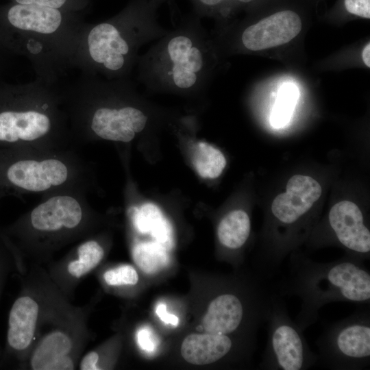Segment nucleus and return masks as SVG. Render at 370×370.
<instances>
[{
    "mask_svg": "<svg viewBox=\"0 0 370 370\" xmlns=\"http://www.w3.org/2000/svg\"><path fill=\"white\" fill-rule=\"evenodd\" d=\"M86 13L10 2L0 4V48L30 62L36 77L51 84L73 69Z\"/></svg>",
    "mask_w": 370,
    "mask_h": 370,
    "instance_id": "nucleus-1",
    "label": "nucleus"
},
{
    "mask_svg": "<svg viewBox=\"0 0 370 370\" xmlns=\"http://www.w3.org/2000/svg\"><path fill=\"white\" fill-rule=\"evenodd\" d=\"M60 88L71 139L127 143L148 125L149 114L130 78L108 79L80 73Z\"/></svg>",
    "mask_w": 370,
    "mask_h": 370,
    "instance_id": "nucleus-2",
    "label": "nucleus"
},
{
    "mask_svg": "<svg viewBox=\"0 0 370 370\" xmlns=\"http://www.w3.org/2000/svg\"><path fill=\"white\" fill-rule=\"evenodd\" d=\"M166 1L130 0L112 17L87 23L73 58V68L108 79L130 78L140 49L169 31L158 18V10Z\"/></svg>",
    "mask_w": 370,
    "mask_h": 370,
    "instance_id": "nucleus-3",
    "label": "nucleus"
},
{
    "mask_svg": "<svg viewBox=\"0 0 370 370\" xmlns=\"http://www.w3.org/2000/svg\"><path fill=\"white\" fill-rule=\"evenodd\" d=\"M216 59L201 18L192 12L139 56L136 79L151 91L197 95L208 86Z\"/></svg>",
    "mask_w": 370,
    "mask_h": 370,
    "instance_id": "nucleus-4",
    "label": "nucleus"
},
{
    "mask_svg": "<svg viewBox=\"0 0 370 370\" xmlns=\"http://www.w3.org/2000/svg\"><path fill=\"white\" fill-rule=\"evenodd\" d=\"M71 140L59 84L0 85V149H64Z\"/></svg>",
    "mask_w": 370,
    "mask_h": 370,
    "instance_id": "nucleus-5",
    "label": "nucleus"
},
{
    "mask_svg": "<svg viewBox=\"0 0 370 370\" xmlns=\"http://www.w3.org/2000/svg\"><path fill=\"white\" fill-rule=\"evenodd\" d=\"M288 267L287 273L277 285V293L301 299L294 321L303 332L317 321L319 310L327 304H370V272L362 260L349 255L320 262L295 254Z\"/></svg>",
    "mask_w": 370,
    "mask_h": 370,
    "instance_id": "nucleus-6",
    "label": "nucleus"
},
{
    "mask_svg": "<svg viewBox=\"0 0 370 370\" xmlns=\"http://www.w3.org/2000/svg\"><path fill=\"white\" fill-rule=\"evenodd\" d=\"M79 190L48 195L30 211L2 227L27 267L46 265L55 253L89 236L93 218Z\"/></svg>",
    "mask_w": 370,
    "mask_h": 370,
    "instance_id": "nucleus-7",
    "label": "nucleus"
},
{
    "mask_svg": "<svg viewBox=\"0 0 370 370\" xmlns=\"http://www.w3.org/2000/svg\"><path fill=\"white\" fill-rule=\"evenodd\" d=\"M90 303L75 306L51 281L46 283V303L36 343L23 369H76L90 338Z\"/></svg>",
    "mask_w": 370,
    "mask_h": 370,
    "instance_id": "nucleus-8",
    "label": "nucleus"
},
{
    "mask_svg": "<svg viewBox=\"0 0 370 370\" xmlns=\"http://www.w3.org/2000/svg\"><path fill=\"white\" fill-rule=\"evenodd\" d=\"M86 169L65 149H0V202L9 196L81 190Z\"/></svg>",
    "mask_w": 370,
    "mask_h": 370,
    "instance_id": "nucleus-9",
    "label": "nucleus"
},
{
    "mask_svg": "<svg viewBox=\"0 0 370 370\" xmlns=\"http://www.w3.org/2000/svg\"><path fill=\"white\" fill-rule=\"evenodd\" d=\"M21 288L8 316L0 368L23 369L37 340L46 303L48 274L44 266L32 264L18 275Z\"/></svg>",
    "mask_w": 370,
    "mask_h": 370,
    "instance_id": "nucleus-10",
    "label": "nucleus"
},
{
    "mask_svg": "<svg viewBox=\"0 0 370 370\" xmlns=\"http://www.w3.org/2000/svg\"><path fill=\"white\" fill-rule=\"evenodd\" d=\"M316 345L318 362L329 369L361 370L369 367V305L328 325Z\"/></svg>",
    "mask_w": 370,
    "mask_h": 370,
    "instance_id": "nucleus-11",
    "label": "nucleus"
},
{
    "mask_svg": "<svg viewBox=\"0 0 370 370\" xmlns=\"http://www.w3.org/2000/svg\"><path fill=\"white\" fill-rule=\"evenodd\" d=\"M267 339L259 367L262 370H306L318 362L304 332L290 317L286 305L272 291L266 322Z\"/></svg>",
    "mask_w": 370,
    "mask_h": 370,
    "instance_id": "nucleus-12",
    "label": "nucleus"
},
{
    "mask_svg": "<svg viewBox=\"0 0 370 370\" xmlns=\"http://www.w3.org/2000/svg\"><path fill=\"white\" fill-rule=\"evenodd\" d=\"M106 249L97 238L88 236L62 258L51 260L45 269L51 281L71 301L79 284L101 264Z\"/></svg>",
    "mask_w": 370,
    "mask_h": 370,
    "instance_id": "nucleus-13",
    "label": "nucleus"
},
{
    "mask_svg": "<svg viewBox=\"0 0 370 370\" xmlns=\"http://www.w3.org/2000/svg\"><path fill=\"white\" fill-rule=\"evenodd\" d=\"M300 14L291 8H280L247 25L239 36L241 47L258 51L284 45L301 32Z\"/></svg>",
    "mask_w": 370,
    "mask_h": 370,
    "instance_id": "nucleus-14",
    "label": "nucleus"
},
{
    "mask_svg": "<svg viewBox=\"0 0 370 370\" xmlns=\"http://www.w3.org/2000/svg\"><path fill=\"white\" fill-rule=\"evenodd\" d=\"M328 225L335 240L349 256L362 260L369 259L370 232L356 204L341 201L334 204L328 214Z\"/></svg>",
    "mask_w": 370,
    "mask_h": 370,
    "instance_id": "nucleus-15",
    "label": "nucleus"
},
{
    "mask_svg": "<svg viewBox=\"0 0 370 370\" xmlns=\"http://www.w3.org/2000/svg\"><path fill=\"white\" fill-rule=\"evenodd\" d=\"M322 188L310 176L295 175L288 181L286 191L278 195L271 204V213L280 224H296L319 199Z\"/></svg>",
    "mask_w": 370,
    "mask_h": 370,
    "instance_id": "nucleus-16",
    "label": "nucleus"
},
{
    "mask_svg": "<svg viewBox=\"0 0 370 370\" xmlns=\"http://www.w3.org/2000/svg\"><path fill=\"white\" fill-rule=\"evenodd\" d=\"M234 345V340L225 335L192 334L183 341L180 352L188 362L205 365L228 356Z\"/></svg>",
    "mask_w": 370,
    "mask_h": 370,
    "instance_id": "nucleus-17",
    "label": "nucleus"
},
{
    "mask_svg": "<svg viewBox=\"0 0 370 370\" xmlns=\"http://www.w3.org/2000/svg\"><path fill=\"white\" fill-rule=\"evenodd\" d=\"M133 222L138 232L149 233L155 241L166 249L172 247L173 232L169 221L160 208L153 204H145L133 212Z\"/></svg>",
    "mask_w": 370,
    "mask_h": 370,
    "instance_id": "nucleus-18",
    "label": "nucleus"
},
{
    "mask_svg": "<svg viewBox=\"0 0 370 370\" xmlns=\"http://www.w3.org/2000/svg\"><path fill=\"white\" fill-rule=\"evenodd\" d=\"M251 233V220L243 210H232L226 214L217 227L219 243L230 250H238L247 243Z\"/></svg>",
    "mask_w": 370,
    "mask_h": 370,
    "instance_id": "nucleus-19",
    "label": "nucleus"
},
{
    "mask_svg": "<svg viewBox=\"0 0 370 370\" xmlns=\"http://www.w3.org/2000/svg\"><path fill=\"white\" fill-rule=\"evenodd\" d=\"M192 160L197 173L204 178L218 177L226 165L221 151L202 141L196 144Z\"/></svg>",
    "mask_w": 370,
    "mask_h": 370,
    "instance_id": "nucleus-20",
    "label": "nucleus"
},
{
    "mask_svg": "<svg viewBox=\"0 0 370 370\" xmlns=\"http://www.w3.org/2000/svg\"><path fill=\"white\" fill-rule=\"evenodd\" d=\"M166 249L157 242L139 243L132 249V258L143 272L155 273L169 263Z\"/></svg>",
    "mask_w": 370,
    "mask_h": 370,
    "instance_id": "nucleus-21",
    "label": "nucleus"
},
{
    "mask_svg": "<svg viewBox=\"0 0 370 370\" xmlns=\"http://www.w3.org/2000/svg\"><path fill=\"white\" fill-rule=\"evenodd\" d=\"M193 6V12L201 18L212 17L223 18L237 10L247 7L257 0H188Z\"/></svg>",
    "mask_w": 370,
    "mask_h": 370,
    "instance_id": "nucleus-22",
    "label": "nucleus"
},
{
    "mask_svg": "<svg viewBox=\"0 0 370 370\" xmlns=\"http://www.w3.org/2000/svg\"><path fill=\"white\" fill-rule=\"evenodd\" d=\"M298 95V90L293 84H287L282 86L270 118L273 127L281 128L288 124Z\"/></svg>",
    "mask_w": 370,
    "mask_h": 370,
    "instance_id": "nucleus-23",
    "label": "nucleus"
},
{
    "mask_svg": "<svg viewBox=\"0 0 370 370\" xmlns=\"http://www.w3.org/2000/svg\"><path fill=\"white\" fill-rule=\"evenodd\" d=\"M100 279L108 287L120 288L136 285L138 275L134 267L123 264L106 269L100 273Z\"/></svg>",
    "mask_w": 370,
    "mask_h": 370,
    "instance_id": "nucleus-24",
    "label": "nucleus"
},
{
    "mask_svg": "<svg viewBox=\"0 0 370 370\" xmlns=\"http://www.w3.org/2000/svg\"><path fill=\"white\" fill-rule=\"evenodd\" d=\"M10 2L49 7L69 12L87 13L93 0H10Z\"/></svg>",
    "mask_w": 370,
    "mask_h": 370,
    "instance_id": "nucleus-25",
    "label": "nucleus"
},
{
    "mask_svg": "<svg viewBox=\"0 0 370 370\" xmlns=\"http://www.w3.org/2000/svg\"><path fill=\"white\" fill-rule=\"evenodd\" d=\"M16 271L15 263L12 254L0 239V298L8 278L12 272ZM3 349L0 345V366Z\"/></svg>",
    "mask_w": 370,
    "mask_h": 370,
    "instance_id": "nucleus-26",
    "label": "nucleus"
},
{
    "mask_svg": "<svg viewBox=\"0 0 370 370\" xmlns=\"http://www.w3.org/2000/svg\"><path fill=\"white\" fill-rule=\"evenodd\" d=\"M345 11L356 16L370 18V0H342Z\"/></svg>",
    "mask_w": 370,
    "mask_h": 370,
    "instance_id": "nucleus-27",
    "label": "nucleus"
},
{
    "mask_svg": "<svg viewBox=\"0 0 370 370\" xmlns=\"http://www.w3.org/2000/svg\"><path fill=\"white\" fill-rule=\"evenodd\" d=\"M137 343L140 347L146 352H153L156 347V340L148 328L140 329L136 335Z\"/></svg>",
    "mask_w": 370,
    "mask_h": 370,
    "instance_id": "nucleus-28",
    "label": "nucleus"
},
{
    "mask_svg": "<svg viewBox=\"0 0 370 370\" xmlns=\"http://www.w3.org/2000/svg\"><path fill=\"white\" fill-rule=\"evenodd\" d=\"M156 314L166 324H171L172 325L177 326L179 323V319L177 316L166 312V305L164 304L158 305Z\"/></svg>",
    "mask_w": 370,
    "mask_h": 370,
    "instance_id": "nucleus-29",
    "label": "nucleus"
},
{
    "mask_svg": "<svg viewBox=\"0 0 370 370\" xmlns=\"http://www.w3.org/2000/svg\"><path fill=\"white\" fill-rule=\"evenodd\" d=\"M370 43L369 42L363 49L362 51V58L365 64L367 67H370Z\"/></svg>",
    "mask_w": 370,
    "mask_h": 370,
    "instance_id": "nucleus-30",
    "label": "nucleus"
},
{
    "mask_svg": "<svg viewBox=\"0 0 370 370\" xmlns=\"http://www.w3.org/2000/svg\"><path fill=\"white\" fill-rule=\"evenodd\" d=\"M0 239L4 243V244L7 247H10L11 245V241L10 239L7 237L6 235L3 232L2 227L0 226Z\"/></svg>",
    "mask_w": 370,
    "mask_h": 370,
    "instance_id": "nucleus-31",
    "label": "nucleus"
},
{
    "mask_svg": "<svg viewBox=\"0 0 370 370\" xmlns=\"http://www.w3.org/2000/svg\"><path fill=\"white\" fill-rule=\"evenodd\" d=\"M5 53V52L0 48V71H1V70L2 69V66H3V58L4 57L3 55H4Z\"/></svg>",
    "mask_w": 370,
    "mask_h": 370,
    "instance_id": "nucleus-32",
    "label": "nucleus"
}]
</instances>
